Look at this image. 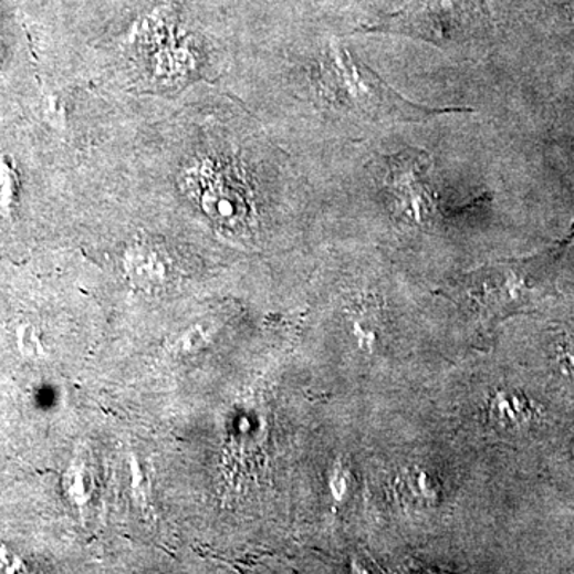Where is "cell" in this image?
Here are the masks:
<instances>
[{
  "label": "cell",
  "mask_w": 574,
  "mask_h": 574,
  "mask_svg": "<svg viewBox=\"0 0 574 574\" xmlns=\"http://www.w3.org/2000/svg\"><path fill=\"white\" fill-rule=\"evenodd\" d=\"M63 490L74 507L83 508L92 500L95 490V476L86 455H75L63 474Z\"/></svg>",
  "instance_id": "8992f818"
},
{
  "label": "cell",
  "mask_w": 574,
  "mask_h": 574,
  "mask_svg": "<svg viewBox=\"0 0 574 574\" xmlns=\"http://www.w3.org/2000/svg\"><path fill=\"white\" fill-rule=\"evenodd\" d=\"M573 240L574 226L566 237L536 254L500 260L472 270L463 278L469 302L489 321L532 312L552 294L559 263Z\"/></svg>",
  "instance_id": "6da1fadb"
},
{
  "label": "cell",
  "mask_w": 574,
  "mask_h": 574,
  "mask_svg": "<svg viewBox=\"0 0 574 574\" xmlns=\"http://www.w3.org/2000/svg\"><path fill=\"white\" fill-rule=\"evenodd\" d=\"M27 565L9 547L0 544V573H27Z\"/></svg>",
  "instance_id": "7c38bea8"
},
{
  "label": "cell",
  "mask_w": 574,
  "mask_h": 574,
  "mask_svg": "<svg viewBox=\"0 0 574 574\" xmlns=\"http://www.w3.org/2000/svg\"><path fill=\"white\" fill-rule=\"evenodd\" d=\"M17 200V175L12 164L6 157L0 158V216L12 218Z\"/></svg>",
  "instance_id": "8fae6325"
},
{
  "label": "cell",
  "mask_w": 574,
  "mask_h": 574,
  "mask_svg": "<svg viewBox=\"0 0 574 574\" xmlns=\"http://www.w3.org/2000/svg\"><path fill=\"white\" fill-rule=\"evenodd\" d=\"M218 334L216 323H195L173 335L166 343L169 355L176 357L194 356L203 352Z\"/></svg>",
  "instance_id": "52a82bcc"
},
{
  "label": "cell",
  "mask_w": 574,
  "mask_h": 574,
  "mask_svg": "<svg viewBox=\"0 0 574 574\" xmlns=\"http://www.w3.org/2000/svg\"><path fill=\"white\" fill-rule=\"evenodd\" d=\"M326 83L332 100L343 111L369 124H424L440 115L472 114L466 107H429L400 96L346 46L332 45L327 52Z\"/></svg>",
  "instance_id": "3957f363"
},
{
  "label": "cell",
  "mask_w": 574,
  "mask_h": 574,
  "mask_svg": "<svg viewBox=\"0 0 574 574\" xmlns=\"http://www.w3.org/2000/svg\"><path fill=\"white\" fill-rule=\"evenodd\" d=\"M568 3H570V9H572L573 13H574V0H568Z\"/></svg>",
  "instance_id": "4fadbf2b"
},
{
  "label": "cell",
  "mask_w": 574,
  "mask_h": 574,
  "mask_svg": "<svg viewBox=\"0 0 574 574\" xmlns=\"http://www.w3.org/2000/svg\"><path fill=\"white\" fill-rule=\"evenodd\" d=\"M492 31L489 0H411L378 23L356 29L393 34L439 46L450 55H483Z\"/></svg>",
  "instance_id": "7a4b0ae2"
},
{
  "label": "cell",
  "mask_w": 574,
  "mask_h": 574,
  "mask_svg": "<svg viewBox=\"0 0 574 574\" xmlns=\"http://www.w3.org/2000/svg\"><path fill=\"white\" fill-rule=\"evenodd\" d=\"M494 417L501 418L511 425H525L530 420L529 406L525 400L519 399L518 396L509 395V393H500L493 400Z\"/></svg>",
  "instance_id": "9c48e42d"
},
{
  "label": "cell",
  "mask_w": 574,
  "mask_h": 574,
  "mask_svg": "<svg viewBox=\"0 0 574 574\" xmlns=\"http://www.w3.org/2000/svg\"><path fill=\"white\" fill-rule=\"evenodd\" d=\"M17 348L21 357L28 361H41L46 356L45 346H43L41 331L35 324L21 323L17 327Z\"/></svg>",
  "instance_id": "30bf717a"
},
{
  "label": "cell",
  "mask_w": 574,
  "mask_h": 574,
  "mask_svg": "<svg viewBox=\"0 0 574 574\" xmlns=\"http://www.w3.org/2000/svg\"><path fill=\"white\" fill-rule=\"evenodd\" d=\"M400 490H403L404 498L415 501L417 507L435 503L436 494H438L435 479L426 474L425 471L406 472L400 478Z\"/></svg>",
  "instance_id": "ba28073f"
},
{
  "label": "cell",
  "mask_w": 574,
  "mask_h": 574,
  "mask_svg": "<svg viewBox=\"0 0 574 574\" xmlns=\"http://www.w3.org/2000/svg\"><path fill=\"white\" fill-rule=\"evenodd\" d=\"M124 265L129 283L147 294L165 291L171 280V265L165 252L143 241L126 249Z\"/></svg>",
  "instance_id": "5b68a950"
},
{
  "label": "cell",
  "mask_w": 574,
  "mask_h": 574,
  "mask_svg": "<svg viewBox=\"0 0 574 574\" xmlns=\"http://www.w3.org/2000/svg\"><path fill=\"white\" fill-rule=\"evenodd\" d=\"M426 155L407 150L389 160V186L400 201L404 215L415 223L425 222L432 215L431 194L425 182Z\"/></svg>",
  "instance_id": "277c9868"
}]
</instances>
